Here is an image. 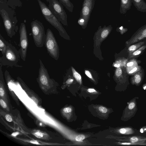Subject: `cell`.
<instances>
[{
	"label": "cell",
	"instance_id": "obj_1",
	"mask_svg": "<svg viewBox=\"0 0 146 146\" xmlns=\"http://www.w3.org/2000/svg\"><path fill=\"white\" fill-rule=\"evenodd\" d=\"M20 57L19 50L9 43L5 53L0 58V63L4 66L22 67V66L18 64Z\"/></svg>",
	"mask_w": 146,
	"mask_h": 146
},
{
	"label": "cell",
	"instance_id": "obj_2",
	"mask_svg": "<svg viewBox=\"0 0 146 146\" xmlns=\"http://www.w3.org/2000/svg\"><path fill=\"white\" fill-rule=\"evenodd\" d=\"M37 1L42 14L45 19L57 30L60 35L64 36L66 34V31L60 22L53 15L44 3L40 0Z\"/></svg>",
	"mask_w": 146,
	"mask_h": 146
},
{
	"label": "cell",
	"instance_id": "obj_3",
	"mask_svg": "<svg viewBox=\"0 0 146 146\" xmlns=\"http://www.w3.org/2000/svg\"><path fill=\"white\" fill-rule=\"evenodd\" d=\"M31 31L36 46L41 48L44 45L46 38L44 29L42 23L37 20L33 21L31 23Z\"/></svg>",
	"mask_w": 146,
	"mask_h": 146
},
{
	"label": "cell",
	"instance_id": "obj_4",
	"mask_svg": "<svg viewBox=\"0 0 146 146\" xmlns=\"http://www.w3.org/2000/svg\"><path fill=\"white\" fill-rule=\"evenodd\" d=\"M44 45L49 55L57 60L59 56L58 46L53 32L49 28L46 31Z\"/></svg>",
	"mask_w": 146,
	"mask_h": 146
},
{
	"label": "cell",
	"instance_id": "obj_5",
	"mask_svg": "<svg viewBox=\"0 0 146 146\" xmlns=\"http://www.w3.org/2000/svg\"><path fill=\"white\" fill-rule=\"evenodd\" d=\"M48 8L53 15L64 25H67V15L62 3L58 0H46Z\"/></svg>",
	"mask_w": 146,
	"mask_h": 146
},
{
	"label": "cell",
	"instance_id": "obj_6",
	"mask_svg": "<svg viewBox=\"0 0 146 146\" xmlns=\"http://www.w3.org/2000/svg\"><path fill=\"white\" fill-rule=\"evenodd\" d=\"M96 0H84L78 23L83 27L86 26L90 19L91 13Z\"/></svg>",
	"mask_w": 146,
	"mask_h": 146
},
{
	"label": "cell",
	"instance_id": "obj_7",
	"mask_svg": "<svg viewBox=\"0 0 146 146\" xmlns=\"http://www.w3.org/2000/svg\"><path fill=\"white\" fill-rule=\"evenodd\" d=\"M19 43L20 48L19 50L22 59L25 61L28 46V40L27 32L25 24L21 23L19 29Z\"/></svg>",
	"mask_w": 146,
	"mask_h": 146
},
{
	"label": "cell",
	"instance_id": "obj_8",
	"mask_svg": "<svg viewBox=\"0 0 146 146\" xmlns=\"http://www.w3.org/2000/svg\"><path fill=\"white\" fill-rule=\"evenodd\" d=\"M0 13L7 35L11 38L15 35L18 30L16 23L10 19L8 13L4 9L0 10Z\"/></svg>",
	"mask_w": 146,
	"mask_h": 146
},
{
	"label": "cell",
	"instance_id": "obj_9",
	"mask_svg": "<svg viewBox=\"0 0 146 146\" xmlns=\"http://www.w3.org/2000/svg\"><path fill=\"white\" fill-rule=\"evenodd\" d=\"M146 40V24L139 28L132 36L129 39L126 41V47L138 42Z\"/></svg>",
	"mask_w": 146,
	"mask_h": 146
},
{
	"label": "cell",
	"instance_id": "obj_10",
	"mask_svg": "<svg viewBox=\"0 0 146 146\" xmlns=\"http://www.w3.org/2000/svg\"><path fill=\"white\" fill-rule=\"evenodd\" d=\"M144 69L141 67L140 69L133 74L130 78L132 84L139 85L142 82L144 78Z\"/></svg>",
	"mask_w": 146,
	"mask_h": 146
},
{
	"label": "cell",
	"instance_id": "obj_11",
	"mask_svg": "<svg viewBox=\"0 0 146 146\" xmlns=\"http://www.w3.org/2000/svg\"><path fill=\"white\" fill-rule=\"evenodd\" d=\"M146 49V44L143 45L135 51L129 54L127 58V60L134 59L141 55Z\"/></svg>",
	"mask_w": 146,
	"mask_h": 146
},
{
	"label": "cell",
	"instance_id": "obj_12",
	"mask_svg": "<svg viewBox=\"0 0 146 146\" xmlns=\"http://www.w3.org/2000/svg\"><path fill=\"white\" fill-rule=\"evenodd\" d=\"M132 3L131 0H120L119 9L120 13H126L127 11L131 9Z\"/></svg>",
	"mask_w": 146,
	"mask_h": 146
},
{
	"label": "cell",
	"instance_id": "obj_13",
	"mask_svg": "<svg viewBox=\"0 0 146 146\" xmlns=\"http://www.w3.org/2000/svg\"><path fill=\"white\" fill-rule=\"evenodd\" d=\"M137 10L142 12H146V3L144 0H131Z\"/></svg>",
	"mask_w": 146,
	"mask_h": 146
},
{
	"label": "cell",
	"instance_id": "obj_14",
	"mask_svg": "<svg viewBox=\"0 0 146 146\" xmlns=\"http://www.w3.org/2000/svg\"><path fill=\"white\" fill-rule=\"evenodd\" d=\"M146 44V40L138 42L132 44L127 47H126L127 52L128 54L139 48L142 46Z\"/></svg>",
	"mask_w": 146,
	"mask_h": 146
},
{
	"label": "cell",
	"instance_id": "obj_15",
	"mask_svg": "<svg viewBox=\"0 0 146 146\" xmlns=\"http://www.w3.org/2000/svg\"><path fill=\"white\" fill-rule=\"evenodd\" d=\"M9 43L0 34V50L3 55L5 52L7 47Z\"/></svg>",
	"mask_w": 146,
	"mask_h": 146
},
{
	"label": "cell",
	"instance_id": "obj_16",
	"mask_svg": "<svg viewBox=\"0 0 146 146\" xmlns=\"http://www.w3.org/2000/svg\"><path fill=\"white\" fill-rule=\"evenodd\" d=\"M58 0L69 11L72 12L74 6L70 0Z\"/></svg>",
	"mask_w": 146,
	"mask_h": 146
},
{
	"label": "cell",
	"instance_id": "obj_17",
	"mask_svg": "<svg viewBox=\"0 0 146 146\" xmlns=\"http://www.w3.org/2000/svg\"><path fill=\"white\" fill-rule=\"evenodd\" d=\"M72 68L74 77L80 84H81L82 80L81 75L73 67H72Z\"/></svg>",
	"mask_w": 146,
	"mask_h": 146
},
{
	"label": "cell",
	"instance_id": "obj_18",
	"mask_svg": "<svg viewBox=\"0 0 146 146\" xmlns=\"http://www.w3.org/2000/svg\"><path fill=\"white\" fill-rule=\"evenodd\" d=\"M72 111V109L71 107H68L64 108L63 109V112L67 116V117L68 118L71 115V113Z\"/></svg>",
	"mask_w": 146,
	"mask_h": 146
},
{
	"label": "cell",
	"instance_id": "obj_19",
	"mask_svg": "<svg viewBox=\"0 0 146 146\" xmlns=\"http://www.w3.org/2000/svg\"><path fill=\"white\" fill-rule=\"evenodd\" d=\"M129 128H122L119 130V133L122 134H129L130 133L131 131Z\"/></svg>",
	"mask_w": 146,
	"mask_h": 146
},
{
	"label": "cell",
	"instance_id": "obj_20",
	"mask_svg": "<svg viewBox=\"0 0 146 146\" xmlns=\"http://www.w3.org/2000/svg\"><path fill=\"white\" fill-rule=\"evenodd\" d=\"M85 138V135L82 134L77 135L75 137V140L76 141H81L84 140Z\"/></svg>",
	"mask_w": 146,
	"mask_h": 146
},
{
	"label": "cell",
	"instance_id": "obj_21",
	"mask_svg": "<svg viewBox=\"0 0 146 146\" xmlns=\"http://www.w3.org/2000/svg\"><path fill=\"white\" fill-rule=\"evenodd\" d=\"M98 110L100 112L103 113H106L108 111V109L102 106L99 107Z\"/></svg>",
	"mask_w": 146,
	"mask_h": 146
},
{
	"label": "cell",
	"instance_id": "obj_22",
	"mask_svg": "<svg viewBox=\"0 0 146 146\" xmlns=\"http://www.w3.org/2000/svg\"><path fill=\"white\" fill-rule=\"evenodd\" d=\"M85 74L87 76H88L89 78L91 79L92 80L94 81V80L93 79L91 73L88 70H85Z\"/></svg>",
	"mask_w": 146,
	"mask_h": 146
},
{
	"label": "cell",
	"instance_id": "obj_23",
	"mask_svg": "<svg viewBox=\"0 0 146 146\" xmlns=\"http://www.w3.org/2000/svg\"><path fill=\"white\" fill-rule=\"evenodd\" d=\"M34 135L38 138H41L43 137L42 133L39 132H36L34 133Z\"/></svg>",
	"mask_w": 146,
	"mask_h": 146
},
{
	"label": "cell",
	"instance_id": "obj_24",
	"mask_svg": "<svg viewBox=\"0 0 146 146\" xmlns=\"http://www.w3.org/2000/svg\"><path fill=\"white\" fill-rule=\"evenodd\" d=\"M5 118L6 120L8 122H11L12 121L13 119L11 116L9 114H6Z\"/></svg>",
	"mask_w": 146,
	"mask_h": 146
},
{
	"label": "cell",
	"instance_id": "obj_25",
	"mask_svg": "<svg viewBox=\"0 0 146 146\" xmlns=\"http://www.w3.org/2000/svg\"><path fill=\"white\" fill-rule=\"evenodd\" d=\"M135 106V104L134 102H132L129 103L128 107L129 110H132L133 109Z\"/></svg>",
	"mask_w": 146,
	"mask_h": 146
},
{
	"label": "cell",
	"instance_id": "obj_26",
	"mask_svg": "<svg viewBox=\"0 0 146 146\" xmlns=\"http://www.w3.org/2000/svg\"><path fill=\"white\" fill-rule=\"evenodd\" d=\"M0 103L1 106L3 108H6L7 107V105L5 102L2 100L0 99Z\"/></svg>",
	"mask_w": 146,
	"mask_h": 146
},
{
	"label": "cell",
	"instance_id": "obj_27",
	"mask_svg": "<svg viewBox=\"0 0 146 146\" xmlns=\"http://www.w3.org/2000/svg\"><path fill=\"white\" fill-rule=\"evenodd\" d=\"M139 139L137 137H133L130 139V141L133 143H135L138 141Z\"/></svg>",
	"mask_w": 146,
	"mask_h": 146
},
{
	"label": "cell",
	"instance_id": "obj_28",
	"mask_svg": "<svg viewBox=\"0 0 146 146\" xmlns=\"http://www.w3.org/2000/svg\"><path fill=\"white\" fill-rule=\"evenodd\" d=\"M119 29L120 30L121 33H125L128 31L127 29L126 28H124L123 26H121L119 28Z\"/></svg>",
	"mask_w": 146,
	"mask_h": 146
},
{
	"label": "cell",
	"instance_id": "obj_29",
	"mask_svg": "<svg viewBox=\"0 0 146 146\" xmlns=\"http://www.w3.org/2000/svg\"><path fill=\"white\" fill-rule=\"evenodd\" d=\"M4 94V91L3 87L0 86V96L1 97L3 96Z\"/></svg>",
	"mask_w": 146,
	"mask_h": 146
},
{
	"label": "cell",
	"instance_id": "obj_30",
	"mask_svg": "<svg viewBox=\"0 0 146 146\" xmlns=\"http://www.w3.org/2000/svg\"><path fill=\"white\" fill-rule=\"evenodd\" d=\"M88 92L90 93H97V92L94 89L89 88L87 90Z\"/></svg>",
	"mask_w": 146,
	"mask_h": 146
},
{
	"label": "cell",
	"instance_id": "obj_31",
	"mask_svg": "<svg viewBox=\"0 0 146 146\" xmlns=\"http://www.w3.org/2000/svg\"><path fill=\"white\" fill-rule=\"evenodd\" d=\"M74 81V80L72 79L69 78L66 81V83L67 84H72Z\"/></svg>",
	"mask_w": 146,
	"mask_h": 146
},
{
	"label": "cell",
	"instance_id": "obj_32",
	"mask_svg": "<svg viewBox=\"0 0 146 146\" xmlns=\"http://www.w3.org/2000/svg\"><path fill=\"white\" fill-rule=\"evenodd\" d=\"M30 142L32 143L36 144L39 145V143L37 141L35 140H32L30 141Z\"/></svg>",
	"mask_w": 146,
	"mask_h": 146
},
{
	"label": "cell",
	"instance_id": "obj_33",
	"mask_svg": "<svg viewBox=\"0 0 146 146\" xmlns=\"http://www.w3.org/2000/svg\"><path fill=\"white\" fill-rule=\"evenodd\" d=\"M134 64V62H128L127 64V66H132Z\"/></svg>",
	"mask_w": 146,
	"mask_h": 146
},
{
	"label": "cell",
	"instance_id": "obj_34",
	"mask_svg": "<svg viewBox=\"0 0 146 146\" xmlns=\"http://www.w3.org/2000/svg\"><path fill=\"white\" fill-rule=\"evenodd\" d=\"M19 132H15L13 133L11 135L13 136H16L19 134Z\"/></svg>",
	"mask_w": 146,
	"mask_h": 146
},
{
	"label": "cell",
	"instance_id": "obj_35",
	"mask_svg": "<svg viewBox=\"0 0 146 146\" xmlns=\"http://www.w3.org/2000/svg\"><path fill=\"white\" fill-rule=\"evenodd\" d=\"M137 69V68L135 67L129 73H132L133 72H134Z\"/></svg>",
	"mask_w": 146,
	"mask_h": 146
},
{
	"label": "cell",
	"instance_id": "obj_36",
	"mask_svg": "<svg viewBox=\"0 0 146 146\" xmlns=\"http://www.w3.org/2000/svg\"><path fill=\"white\" fill-rule=\"evenodd\" d=\"M114 66L115 67L118 68L120 66V65L119 64H116L114 65Z\"/></svg>",
	"mask_w": 146,
	"mask_h": 146
},
{
	"label": "cell",
	"instance_id": "obj_37",
	"mask_svg": "<svg viewBox=\"0 0 146 146\" xmlns=\"http://www.w3.org/2000/svg\"><path fill=\"white\" fill-rule=\"evenodd\" d=\"M140 131L141 133H143V130L142 129H141L140 130Z\"/></svg>",
	"mask_w": 146,
	"mask_h": 146
},
{
	"label": "cell",
	"instance_id": "obj_38",
	"mask_svg": "<svg viewBox=\"0 0 146 146\" xmlns=\"http://www.w3.org/2000/svg\"><path fill=\"white\" fill-rule=\"evenodd\" d=\"M143 89H144V90H145V89H146V86H145L143 87Z\"/></svg>",
	"mask_w": 146,
	"mask_h": 146
},
{
	"label": "cell",
	"instance_id": "obj_39",
	"mask_svg": "<svg viewBox=\"0 0 146 146\" xmlns=\"http://www.w3.org/2000/svg\"></svg>",
	"mask_w": 146,
	"mask_h": 146
}]
</instances>
